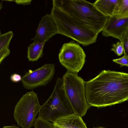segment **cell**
I'll return each instance as SVG.
<instances>
[{
	"label": "cell",
	"mask_w": 128,
	"mask_h": 128,
	"mask_svg": "<svg viewBox=\"0 0 128 128\" xmlns=\"http://www.w3.org/2000/svg\"><path fill=\"white\" fill-rule=\"evenodd\" d=\"M87 102L90 106L103 108L128 100V74L103 70L85 82Z\"/></svg>",
	"instance_id": "cell-1"
},
{
	"label": "cell",
	"mask_w": 128,
	"mask_h": 128,
	"mask_svg": "<svg viewBox=\"0 0 128 128\" xmlns=\"http://www.w3.org/2000/svg\"><path fill=\"white\" fill-rule=\"evenodd\" d=\"M52 6L59 8L82 26L99 34L109 17L94 4L84 0H53Z\"/></svg>",
	"instance_id": "cell-2"
},
{
	"label": "cell",
	"mask_w": 128,
	"mask_h": 128,
	"mask_svg": "<svg viewBox=\"0 0 128 128\" xmlns=\"http://www.w3.org/2000/svg\"><path fill=\"white\" fill-rule=\"evenodd\" d=\"M50 14L60 34L69 37L84 46L95 43L98 34L78 23L59 8L52 6Z\"/></svg>",
	"instance_id": "cell-3"
},
{
	"label": "cell",
	"mask_w": 128,
	"mask_h": 128,
	"mask_svg": "<svg viewBox=\"0 0 128 128\" xmlns=\"http://www.w3.org/2000/svg\"><path fill=\"white\" fill-rule=\"evenodd\" d=\"M62 79L64 90L74 114L84 116L90 106L86 100L85 82L78 73L68 71Z\"/></svg>",
	"instance_id": "cell-4"
},
{
	"label": "cell",
	"mask_w": 128,
	"mask_h": 128,
	"mask_svg": "<svg viewBox=\"0 0 128 128\" xmlns=\"http://www.w3.org/2000/svg\"><path fill=\"white\" fill-rule=\"evenodd\" d=\"M42 106L38 117L52 122L59 117L74 113L64 90L62 78H57L52 94Z\"/></svg>",
	"instance_id": "cell-5"
},
{
	"label": "cell",
	"mask_w": 128,
	"mask_h": 128,
	"mask_svg": "<svg viewBox=\"0 0 128 128\" xmlns=\"http://www.w3.org/2000/svg\"><path fill=\"white\" fill-rule=\"evenodd\" d=\"M42 107L37 94L32 90L28 92L21 98L15 107L14 120L22 128H31Z\"/></svg>",
	"instance_id": "cell-6"
},
{
	"label": "cell",
	"mask_w": 128,
	"mask_h": 128,
	"mask_svg": "<svg viewBox=\"0 0 128 128\" xmlns=\"http://www.w3.org/2000/svg\"><path fill=\"white\" fill-rule=\"evenodd\" d=\"M86 56L82 48L73 41L64 44L58 56L60 63L67 71L76 73L83 68Z\"/></svg>",
	"instance_id": "cell-7"
},
{
	"label": "cell",
	"mask_w": 128,
	"mask_h": 128,
	"mask_svg": "<svg viewBox=\"0 0 128 128\" xmlns=\"http://www.w3.org/2000/svg\"><path fill=\"white\" fill-rule=\"evenodd\" d=\"M55 72L54 64H46L34 70H29L22 77L24 87L30 90L46 85L52 79Z\"/></svg>",
	"instance_id": "cell-8"
},
{
	"label": "cell",
	"mask_w": 128,
	"mask_h": 128,
	"mask_svg": "<svg viewBox=\"0 0 128 128\" xmlns=\"http://www.w3.org/2000/svg\"><path fill=\"white\" fill-rule=\"evenodd\" d=\"M101 32L103 36L112 37L122 42L128 35V16L109 17Z\"/></svg>",
	"instance_id": "cell-9"
},
{
	"label": "cell",
	"mask_w": 128,
	"mask_h": 128,
	"mask_svg": "<svg viewBox=\"0 0 128 128\" xmlns=\"http://www.w3.org/2000/svg\"><path fill=\"white\" fill-rule=\"evenodd\" d=\"M57 34L58 31L55 21L50 14H47L42 17L32 40L33 42H46Z\"/></svg>",
	"instance_id": "cell-10"
},
{
	"label": "cell",
	"mask_w": 128,
	"mask_h": 128,
	"mask_svg": "<svg viewBox=\"0 0 128 128\" xmlns=\"http://www.w3.org/2000/svg\"><path fill=\"white\" fill-rule=\"evenodd\" d=\"M52 122L62 128H87L82 117L74 113L59 117Z\"/></svg>",
	"instance_id": "cell-11"
},
{
	"label": "cell",
	"mask_w": 128,
	"mask_h": 128,
	"mask_svg": "<svg viewBox=\"0 0 128 128\" xmlns=\"http://www.w3.org/2000/svg\"><path fill=\"white\" fill-rule=\"evenodd\" d=\"M119 0H98L93 4L102 14L108 17L113 16Z\"/></svg>",
	"instance_id": "cell-12"
},
{
	"label": "cell",
	"mask_w": 128,
	"mask_h": 128,
	"mask_svg": "<svg viewBox=\"0 0 128 128\" xmlns=\"http://www.w3.org/2000/svg\"><path fill=\"white\" fill-rule=\"evenodd\" d=\"M46 42H33L29 45L27 54V58L29 61H36L42 57L44 47Z\"/></svg>",
	"instance_id": "cell-13"
},
{
	"label": "cell",
	"mask_w": 128,
	"mask_h": 128,
	"mask_svg": "<svg viewBox=\"0 0 128 128\" xmlns=\"http://www.w3.org/2000/svg\"><path fill=\"white\" fill-rule=\"evenodd\" d=\"M113 16L117 17L128 16V0H119Z\"/></svg>",
	"instance_id": "cell-14"
},
{
	"label": "cell",
	"mask_w": 128,
	"mask_h": 128,
	"mask_svg": "<svg viewBox=\"0 0 128 128\" xmlns=\"http://www.w3.org/2000/svg\"><path fill=\"white\" fill-rule=\"evenodd\" d=\"M14 35L13 32L12 31L0 34V51L4 48H9Z\"/></svg>",
	"instance_id": "cell-15"
},
{
	"label": "cell",
	"mask_w": 128,
	"mask_h": 128,
	"mask_svg": "<svg viewBox=\"0 0 128 128\" xmlns=\"http://www.w3.org/2000/svg\"><path fill=\"white\" fill-rule=\"evenodd\" d=\"M34 128H53V125L50 122L38 117L34 124Z\"/></svg>",
	"instance_id": "cell-16"
},
{
	"label": "cell",
	"mask_w": 128,
	"mask_h": 128,
	"mask_svg": "<svg viewBox=\"0 0 128 128\" xmlns=\"http://www.w3.org/2000/svg\"><path fill=\"white\" fill-rule=\"evenodd\" d=\"M112 46L111 50L114 52L118 56H121L124 54L123 46L120 41H118L115 44H113Z\"/></svg>",
	"instance_id": "cell-17"
},
{
	"label": "cell",
	"mask_w": 128,
	"mask_h": 128,
	"mask_svg": "<svg viewBox=\"0 0 128 128\" xmlns=\"http://www.w3.org/2000/svg\"><path fill=\"white\" fill-rule=\"evenodd\" d=\"M112 61L120 64L121 67L123 66H128V56L124 54L122 57L117 59H114Z\"/></svg>",
	"instance_id": "cell-18"
},
{
	"label": "cell",
	"mask_w": 128,
	"mask_h": 128,
	"mask_svg": "<svg viewBox=\"0 0 128 128\" xmlns=\"http://www.w3.org/2000/svg\"><path fill=\"white\" fill-rule=\"evenodd\" d=\"M10 53L9 48H4L0 51V64L5 58L9 56Z\"/></svg>",
	"instance_id": "cell-19"
},
{
	"label": "cell",
	"mask_w": 128,
	"mask_h": 128,
	"mask_svg": "<svg viewBox=\"0 0 128 128\" xmlns=\"http://www.w3.org/2000/svg\"><path fill=\"white\" fill-rule=\"evenodd\" d=\"M121 43L124 48V54L128 56V35L125 37L122 42Z\"/></svg>",
	"instance_id": "cell-20"
},
{
	"label": "cell",
	"mask_w": 128,
	"mask_h": 128,
	"mask_svg": "<svg viewBox=\"0 0 128 128\" xmlns=\"http://www.w3.org/2000/svg\"><path fill=\"white\" fill-rule=\"evenodd\" d=\"M22 77L20 74L14 73L12 74L10 77L11 80L13 82L16 83L21 81Z\"/></svg>",
	"instance_id": "cell-21"
},
{
	"label": "cell",
	"mask_w": 128,
	"mask_h": 128,
	"mask_svg": "<svg viewBox=\"0 0 128 128\" xmlns=\"http://www.w3.org/2000/svg\"><path fill=\"white\" fill-rule=\"evenodd\" d=\"M7 1L15 2L16 4L24 5H29L31 4L32 0H6Z\"/></svg>",
	"instance_id": "cell-22"
},
{
	"label": "cell",
	"mask_w": 128,
	"mask_h": 128,
	"mask_svg": "<svg viewBox=\"0 0 128 128\" xmlns=\"http://www.w3.org/2000/svg\"><path fill=\"white\" fill-rule=\"evenodd\" d=\"M3 128H20L18 126H16L15 125H13L11 126H5L3 127Z\"/></svg>",
	"instance_id": "cell-23"
},
{
	"label": "cell",
	"mask_w": 128,
	"mask_h": 128,
	"mask_svg": "<svg viewBox=\"0 0 128 128\" xmlns=\"http://www.w3.org/2000/svg\"><path fill=\"white\" fill-rule=\"evenodd\" d=\"M53 128H62L58 126L53 125Z\"/></svg>",
	"instance_id": "cell-24"
},
{
	"label": "cell",
	"mask_w": 128,
	"mask_h": 128,
	"mask_svg": "<svg viewBox=\"0 0 128 128\" xmlns=\"http://www.w3.org/2000/svg\"><path fill=\"white\" fill-rule=\"evenodd\" d=\"M3 7L2 5V2H0V11Z\"/></svg>",
	"instance_id": "cell-25"
},
{
	"label": "cell",
	"mask_w": 128,
	"mask_h": 128,
	"mask_svg": "<svg viewBox=\"0 0 128 128\" xmlns=\"http://www.w3.org/2000/svg\"><path fill=\"white\" fill-rule=\"evenodd\" d=\"M105 128L103 127L102 126H98V127H96L95 128Z\"/></svg>",
	"instance_id": "cell-26"
},
{
	"label": "cell",
	"mask_w": 128,
	"mask_h": 128,
	"mask_svg": "<svg viewBox=\"0 0 128 128\" xmlns=\"http://www.w3.org/2000/svg\"><path fill=\"white\" fill-rule=\"evenodd\" d=\"M1 34V32H0V34Z\"/></svg>",
	"instance_id": "cell-27"
}]
</instances>
